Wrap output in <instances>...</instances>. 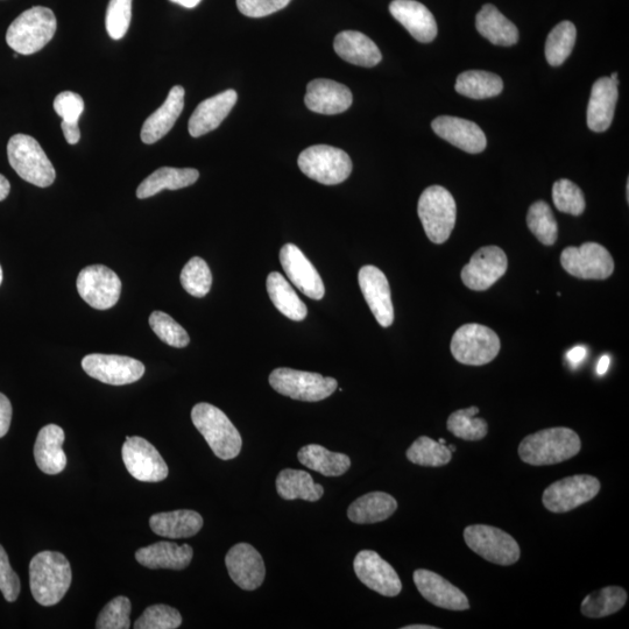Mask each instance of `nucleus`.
<instances>
[{"label":"nucleus","instance_id":"nucleus-3","mask_svg":"<svg viewBox=\"0 0 629 629\" xmlns=\"http://www.w3.org/2000/svg\"><path fill=\"white\" fill-rule=\"evenodd\" d=\"M58 21L48 7L34 6L20 14L6 33V42L14 52L32 55L54 38Z\"/></svg>","mask_w":629,"mask_h":629},{"label":"nucleus","instance_id":"nucleus-6","mask_svg":"<svg viewBox=\"0 0 629 629\" xmlns=\"http://www.w3.org/2000/svg\"><path fill=\"white\" fill-rule=\"evenodd\" d=\"M418 214L431 242L443 244L455 228L457 207L454 196L441 186H431L422 193Z\"/></svg>","mask_w":629,"mask_h":629},{"label":"nucleus","instance_id":"nucleus-43","mask_svg":"<svg viewBox=\"0 0 629 629\" xmlns=\"http://www.w3.org/2000/svg\"><path fill=\"white\" fill-rule=\"evenodd\" d=\"M527 224L533 235L543 245L551 246L556 243L558 237V225L549 204L537 201L529 208Z\"/></svg>","mask_w":629,"mask_h":629},{"label":"nucleus","instance_id":"nucleus-8","mask_svg":"<svg viewBox=\"0 0 629 629\" xmlns=\"http://www.w3.org/2000/svg\"><path fill=\"white\" fill-rule=\"evenodd\" d=\"M500 351L496 332L485 325L470 323L459 328L451 341V353L464 365L482 366L492 362Z\"/></svg>","mask_w":629,"mask_h":629},{"label":"nucleus","instance_id":"nucleus-2","mask_svg":"<svg viewBox=\"0 0 629 629\" xmlns=\"http://www.w3.org/2000/svg\"><path fill=\"white\" fill-rule=\"evenodd\" d=\"M581 438L574 430L556 427L537 431L520 443L522 462L533 466L554 465L569 461L581 451Z\"/></svg>","mask_w":629,"mask_h":629},{"label":"nucleus","instance_id":"nucleus-28","mask_svg":"<svg viewBox=\"0 0 629 629\" xmlns=\"http://www.w3.org/2000/svg\"><path fill=\"white\" fill-rule=\"evenodd\" d=\"M618 86L610 77H602L593 84L588 106V126L593 132L610 129L618 102Z\"/></svg>","mask_w":629,"mask_h":629},{"label":"nucleus","instance_id":"nucleus-35","mask_svg":"<svg viewBox=\"0 0 629 629\" xmlns=\"http://www.w3.org/2000/svg\"><path fill=\"white\" fill-rule=\"evenodd\" d=\"M267 292L275 308L289 320L301 322L305 320L308 309L305 303L289 282L278 272H273L267 277Z\"/></svg>","mask_w":629,"mask_h":629},{"label":"nucleus","instance_id":"nucleus-49","mask_svg":"<svg viewBox=\"0 0 629 629\" xmlns=\"http://www.w3.org/2000/svg\"><path fill=\"white\" fill-rule=\"evenodd\" d=\"M131 602L129 598L117 597L106 604L100 616H98L96 628L98 629H129Z\"/></svg>","mask_w":629,"mask_h":629},{"label":"nucleus","instance_id":"nucleus-9","mask_svg":"<svg viewBox=\"0 0 629 629\" xmlns=\"http://www.w3.org/2000/svg\"><path fill=\"white\" fill-rule=\"evenodd\" d=\"M273 390L294 400L317 402L330 397L337 390V380L318 373L298 370H274L270 376Z\"/></svg>","mask_w":629,"mask_h":629},{"label":"nucleus","instance_id":"nucleus-21","mask_svg":"<svg viewBox=\"0 0 629 629\" xmlns=\"http://www.w3.org/2000/svg\"><path fill=\"white\" fill-rule=\"evenodd\" d=\"M414 583L429 603L450 611L470 609L468 597L436 572L419 569L414 572Z\"/></svg>","mask_w":629,"mask_h":629},{"label":"nucleus","instance_id":"nucleus-26","mask_svg":"<svg viewBox=\"0 0 629 629\" xmlns=\"http://www.w3.org/2000/svg\"><path fill=\"white\" fill-rule=\"evenodd\" d=\"M390 12L415 40L428 44L436 38V20L423 4L415 0H393Z\"/></svg>","mask_w":629,"mask_h":629},{"label":"nucleus","instance_id":"nucleus-46","mask_svg":"<svg viewBox=\"0 0 629 629\" xmlns=\"http://www.w3.org/2000/svg\"><path fill=\"white\" fill-rule=\"evenodd\" d=\"M150 325L154 334L157 335L162 342L173 346V348H186L190 342L187 331L166 313H152L150 316Z\"/></svg>","mask_w":629,"mask_h":629},{"label":"nucleus","instance_id":"nucleus-58","mask_svg":"<svg viewBox=\"0 0 629 629\" xmlns=\"http://www.w3.org/2000/svg\"><path fill=\"white\" fill-rule=\"evenodd\" d=\"M169 2L186 7V9H194L202 0H169Z\"/></svg>","mask_w":629,"mask_h":629},{"label":"nucleus","instance_id":"nucleus-1","mask_svg":"<svg viewBox=\"0 0 629 629\" xmlns=\"http://www.w3.org/2000/svg\"><path fill=\"white\" fill-rule=\"evenodd\" d=\"M31 592L42 606L59 604L72 585V568L65 555L42 551L30 564Z\"/></svg>","mask_w":629,"mask_h":629},{"label":"nucleus","instance_id":"nucleus-52","mask_svg":"<svg viewBox=\"0 0 629 629\" xmlns=\"http://www.w3.org/2000/svg\"><path fill=\"white\" fill-rule=\"evenodd\" d=\"M291 2L292 0H237V7L246 17L263 18L285 9Z\"/></svg>","mask_w":629,"mask_h":629},{"label":"nucleus","instance_id":"nucleus-23","mask_svg":"<svg viewBox=\"0 0 629 629\" xmlns=\"http://www.w3.org/2000/svg\"><path fill=\"white\" fill-rule=\"evenodd\" d=\"M353 96L344 84L332 80L317 79L308 84L305 103L310 111L334 116L350 108Z\"/></svg>","mask_w":629,"mask_h":629},{"label":"nucleus","instance_id":"nucleus-22","mask_svg":"<svg viewBox=\"0 0 629 629\" xmlns=\"http://www.w3.org/2000/svg\"><path fill=\"white\" fill-rule=\"evenodd\" d=\"M431 127L438 137L447 140L448 143L466 153H482L487 146L485 133L470 120L441 116L434 120Z\"/></svg>","mask_w":629,"mask_h":629},{"label":"nucleus","instance_id":"nucleus-39","mask_svg":"<svg viewBox=\"0 0 629 629\" xmlns=\"http://www.w3.org/2000/svg\"><path fill=\"white\" fill-rule=\"evenodd\" d=\"M627 598V592L620 586H607L585 597L581 610L591 619L609 617L623 609Z\"/></svg>","mask_w":629,"mask_h":629},{"label":"nucleus","instance_id":"nucleus-20","mask_svg":"<svg viewBox=\"0 0 629 629\" xmlns=\"http://www.w3.org/2000/svg\"><path fill=\"white\" fill-rule=\"evenodd\" d=\"M280 263L296 288L313 300H322L325 294L321 275L294 244H286L280 251Z\"/></svg>","mask_w":629,"mask_h":629},{"label":"nucleus","instance_id":"nucleus-10","mask_svg":"<svg viewBox=\"0 0 629 629\" xmlns=\"http://www.w3.org/2000/svg\"><path fill=\"white\" fill-rule=\"evenodd\" d=\"M464 540L472 551L491 563L513 565L520 560L518 542L499 528L485 525L466 527Z\"/></svg>","mask_w":629,"mask_h":629},{"label":"nucleus","instance_id":"nucleus-44","mask_svg":"<svg viewBox=\"0 0 629 629\" xmlns=\"http://www.w3.org/2000/svg\"><path fill=\"white\" fill-rule=\"evenodd\" d=\"M180 279L185 291L195 298H204L210 292L212 274L208 264L202 258L190 259L183 267Z\"/></svg>","mask_w":629,"mask_h":629},{"label":"nucleus","instance_id":"nucleus-63","mask_svg":"<svg viewBox=\"0 0 629 629\" xmlns=\"http://www.w3.org/2000/svg\"><path fill=\"white\" fill-rule=\"evenodd\" d=\"M438 443L445 444V441L443 440V438H441V440L438 441Z\"/></svg>","mask_w":629,"mask_h":629},{"label":"nucleus","instance_id":"nucleus-45","mask_svg":"<svg viewBox=\"0 0 629 629\" xmlns=\"http://www.w3.org/2000/svg\"><path fill=\"white\" fill-rule=\"evenodd\" d=\"M553 200L557 210L572 216L582 215L586 207L582 189L567 179L555 182Z\"/></svg>","mask_w":629,"mask_h":629},{"label":"nucleus","instance_id":"nucleus-17","mask_svg":"<svg viewBox=\"0 0 629 629\" xmlns=\"http://www.w3.org/2000/svg\"><path fill=\"white\" fill-rule=\"evenodd\" d=\"M353 568L359 581L381 596L397 597L402 590L397 571L376 551H360L353 562Z\"/></svg>","mask_w":629,"mask_h":629},{"label":"nucleus","instance_id":"nucleus-59","mask_svg":"<svg viewBox=\"0 0 629 629\" xmlns=\"http://www.w3.org/2000/svg\"><path fill=\"white\" fill-rule=\"evenodd\" d=\"M402 629H437V627L428 625H409L402 627Z\"/></svg>","mask_w":629,"mask_h":629},{"label":"nucleus","instance_id":"nucleus-60","mask_svg":"<svg viewBox=\"0 0 629 629\" xmlns=\"http://www.w3.org/2000/svg\"><path fill=\"white\" fill-rule=\"evenodd\" d=\"M610 79H611L614 83H616V84H617V86H618L619 81H618V74H617V73H613V74L611 75Z\"/></svg>","mask_w":629,"mask_h":629},{"label":"nucleus","instance_id":"nucleus-25","mask_svg":"<svg viewBox=\"0 0 629 629\" xmlns=\"http://www.w3.org/2000/svg\"><path fill=\"white\" fill-rule=\"evenodd\" d=\"M185 89L175 86L169 91L167 100L145 120L140 137L146 145L158 143L173 129L185 108Z\"/></svg>","mask_w":629,"mask_h":629},{"label":"nucleus","instance_id":"nucleus-7","mask_svg":"<svg viewBox=\"0 0 629 629\" xmlns=\"http://www.w3.org/2000/svg\"><path fill=\"white\" fill-rule=\"evenodd\" d=\"M301 172L321 185L335 186L344 182L352 173L349 154L341 148L315 145L300 154Z\"/></svg>","mask_w":629,"mask_h":629},{"label":"nucleus","instance_id":"nucleus-11","mask_svg":"<svg viewBox=\"0 0 629 629\" xmlns=\"http://www.w3.org/2000/svg\"><path fill=\"white\" fill-rule=\"evenodd\" d=\"M561 264L572 277L584 280H605L614 271L611 253L597 243L567 247L562 252Z\"/></svg>","mask_w":629,"mask_h":629},{"label":"nucleus","instance_id":"nucleus-48","mask_svg":"<svg viewBox=\"0 0 629 629\" xmlns=\"http://www.w3.org/2000/svg\"><path fill=\"white\" fill-rule=\"evenodd\" d=\"M132 19V0H110L106 10V31L113 40L123 39Z\"/></svg>","mask_w":629,"mask_h":629},{"label":"nucleus","instance_id":"nucleus-57","mask_svg":"<svg viewBox=\"0 0 629 629\" xmlns=\"http://www.w3.org/2000/svg\"><path fill=\"white\" fill-rule=\"evenodd\" d=\"M611 364V358L609 356H603L599 359V363L597 365V373L599 376H604V374L609 371V367Z\"/></svg>","mask_w":629,"mask_h":629},{"label":"nucleus","instance_id":"nucleus-16","mask_svg":"<svg viewBox=\"0 0 629 629\" xmlns=\"http://www.w3.org/2000/svg\"><path fill=\"white\" fill-rule=\"evenodd\" d=\"M508 267L504 250L498 246H486L473 254L470 263L462 271L464 285L472 291L483 292L503 278Z\"/></svg>","mask_w":629,"mask_h":629},{"label":"nucleus","instance_id":"nucleus-30","mask_svg":"<svg viewBox=\"0 0 629 629\" xmlns=\"http://www.w3.org/2000/svg\"><path fill=\"white\" fill-rule=\"evenodd\" d=\"M334 48L339 58L352 65L372 68L379 65L383 55L374 42L357 31H344L337 35Z\"/></svg>","mask_w":629,"mask_h":629},{"label":"nucleus","instance_id":"nucleus-38","mask_svg":"<svg viewBox=\"0 0 629 629\" xmlns=\"http://www.w3.org/2000/svg\"><path fill=\"white\" fill-rule=\"evenodd\" d=\"M455 89L459 95L471 100H485L503 93L504 82L496 74L483 70H469L457 77Z\"/></svg>","mask_w":629,"mask_h":629},{"label":"nucleus","instance_id":"nucleus-54","mask_svg":"<svg viewBox=\"0 0 629 629\" xmlns=\"http://www.w3.org/2000/svg\"><path fill=\"white\" fill-rule=\"evenodd\" d=\"M61 129L63 131V134H65V138L68 144L76 145L77 143H79L81 139L79 124L62 122Z\"/></svg>","mask_w":629,"mask_h":629},{"label":"nucleus","instance_id":"nucleus-41","mask_svg":"<svg viewBox=\"0 0 629 629\" xmlns=\"http://www.w3.org/2000/svg\"><path fill=\"white\" fill-rule=\"evenodd\" d=\"M478 407L459 409L449 416L447 427L451 434L465 441H479L487 435V423L477 418Z\"/></svg>","mask_w":629,"mask_h":629},{"label":"nucleus","instance_id":"nucleus-12","mask_svg":"<svg viewBox=\"0 0 629 629\" xmlns=\"http://www.w3.org/2000/svg\"><path fill=\"white\" fill-rule=\"evenodd\" d=\"M600 482L596 477L577 475L558 480L543 493L544 507L553 513H567L597 497Z\"/></svg>","mask_w":629,"mask_h":629},{"label":"nucleus","instance_id":"nucleus-14","mask_svg":"<svg viewBox=\"0 0 629 629\" xmlns=\"http://www.w3.org/2000/svg\"><path fill=\"white\" fill-rule=\"evenodd\" d=\"M123 461L133 478L144 483H159L168 477V466L157 448L143 437H126Z\"/></svg>","mask_w":629,"mask_h":629},{"label":"nucleus","instance_id":"nucleus-42","mask_svg":"<svg viewBox=\"0 0 629 629\" xmlns=\"http://www.w3.org/2000/svg\"><path fill=\"white\" fill-rule=\"evenodd\" d=\"M407 458L416 465L438 468L450 463L452 452L447 445L438 443L433 438L421 436L407 450Z\"/></svg>","mask_w":629,"mask_h":629},{"label":"nucleus","instance_id":"nucleus-4","mask_svg":"<svg viewBox=\"0 0 629 629\" xmlns=\"http://www.w3.org/2000/svg\"><path fill=\"white\" fill-rule=\"evenodd\" d=\"M192 420L218 458L229 461L242 451V436L221 409L202 402L193 408Z\"/></svg>","mask_w":629,"mask_h":629},{"label":"nucleus","instance_id":"nucleus-18","mask_svg":"<svg viewBox=\"0 0 629 629\" xmlns=\"http://www.w3.org/2000/svg\"><path fill=\"white\" fill-rule=\"evenodd\" d=\"M360 289L372 314L381 327L388 328L394 322V308L391 288L383 271L376 266L360 268L358 274Z\"/></svg>","mask_w":629,"mask_h":629},{"label":"nucleus","instance_id":"nucleus-24","mask_svg":"<svg viewBox=\"0 0 629 629\" xmlns=\"http://www.w3.org/2000/svg\"><path fill=\"white\" fill-rule=\"evenodd\" d=\"M237 100L236 91L229 89L199 104L189 119L188 131L190 136L199 138L216 130L229 116Z\"/></svg>","mask_w":629,"mask_h":629},{"label":"nucleus","instance_id":"nucleus-51","mask_svg":"<svg viewBox=\"0 0 629 629\" xmlns=\"http://www.w3.org/2000/svg\"><path fill=\"white\" fill-rule=\"evenodd\" d=\"M20 589V579L13 571L5 549L0 546V591L7 602L13 603L18 599Z\"/></svg>","mask_w":629,"mask_h":629},{"label":"nucleus","instance_id":"nucleus-19","mask_svg":"<svg viewBox=\"0 0 629 629\" xmlns=\"http://www.w3.org/2000/svg\"><path fill=\"white\" fill-rule=\"evenodd\" d=\"M226 568L240 589L253 591L264 583L266 568L263 557L249 543H238L225 557Z\"/></svg>","mask_w":629,"mask_h":629},{"label":"nucleus","instance_id":"nucleus-33","mask_svg":"<svg viewBox=\"0 0 629 629\" xmlns=\"http://www.w3.org/2000/svg\"><path fill=\"white\" fill-rule=\"evenodd\" d=\"M476 27L491 44L510 47L517 44L519 31L496 6L486 4L477 14Z\"/></svg>","mask_w":629,"mask_h":629},{"label":"nucleus","instance_id":"nucleus-5","mask_svg":"<svg viewBox=\"0 0 629 629\" xmlns=\"http://www.w3.org/2000/svg\"><path fill=\"white\" fill-rule=\"evenodd\" d=\"M7 157L21 179L40 188L53 185L56 178L55 168L33 137L27 134L13 136L7 144Z\"/></svg>","mask_w":629,"mask_h":629},{"label":"nucleus","instance_id":"nucleus-40","mask_svg":"<svg viewBox=\"0 0 629 629\" xmlns=\"http://www.w3.org/2000/svg\"><path fill=\"white\" fill-rule=\"evenodd\" d=\"M576 38V26L571 21H562L554 27L546 42V58L550 66L563 65L575 47Z\"/></svg>","mask_w":629,"mask_h":629},{"label":"nucleus","instance_id":"nucleus-32","mask_svg":"<svg viewBox=\"0 0 629 629\" xmlns=\"http://www.w3.org/2000/svg\"><path fill=\"white\" fill-rule=\"evenodd\" d=\"M398 510V503L390 494L371 492L350 505L348 517L358 525L377 524L391 518Z\"/></svg>","mask_w":629,"mask_h":629},{"label":"nucleus","instance_id":"nucleus-50","mask_svg":"<svg viewBox=\"0 0 629 629\" xmlns=\"http://www.w3.org/2000/svg\"><path fill=\"white\" fill-rule=\"evenodd\" d=\"M54 110L62 118V122L79 124L84 111L83 98L72 91H63L55 98Z\"/></svg>","mask_w":629,"mask_h":629},{"label":"nucleus","instance_id":"nucleus-29","mask_svg":"<svg viewBox=\"0 0 629 629\" xmlns=\"http://www.w3.org/2000/svg\"><path fill=\"white\" fill-rule=\"evenodd\" d=\"M194 550L189 544L158 542L136 553V560L148 569L183 570L192 562Z\"/></svg>","mask_w":629,"mask_h":629},{"label":"nucleus","instance_id":"nucleus-53","mask_svg":"<svg viewBox=\"0 0 629 629\" xmlns=\"http://www.w3.org/2000/svg\"><path fill=\"white\" fill-rule=\"evenodd\" d=\"M12 421V405L4 394L0 393V438L9 433Z\"/></svg>","mask_w":629,"mask_h":629},{"label":"nucleus","instance_id":"nucleus-55","mask_svg":"<svg viewBox=\"0 0 629 629\" xmlns=\"http://www.w3.org/2000/svg\"><path fill=\"white\" fill-rule=\"evenodd\" d=\"M586 356H588V350L583 345H577L567 353L568 362L572 367H577L583 363Z\"/></svg>","mask_w":629,"mask_h":629},{"label":"nucleus","instance_id":"nucleus-62","mask_svg":"<svg viewBox=\"0 0 629 629\" xmlns=\"http://www.w3.org/2000/svg\"><path fill=\"white\" fill-rule=\"evenodd\" d=\"M449 450H450L451 452H454V451L456 450L455 445H452V444H451V445H450V447H449Z\"/></svg>","mask_w":629,"mask_h":629},{"label":"nucleus","instance_id":"nucleus-37","mask_svg":"<svg viewBox=\"0 0 629 629\" xmlns=\"http://www.w3.org/2000/svg\"><path fill=\"white\" fill-rule=\"evenodd\" d=\"M277 491L285 500L302 499L312 503L320 500L324 494L323 486L315 484L309 473L293 469L282 470L279 473Z\"/></svg>","mask_w":629,"mask_h":629},{"label":"nucleus","instance_id":"nucleus-15","mask_svg":"<svg viewBox=\"0 0 629 629\" xmlns=\"http://www.w3.org/2000/svg\"><path fill=\"white\" fill-rule=\"evenodd\" d=\"M82 367L89 377L113 386L136 383L145 374V365L137 359L101 353L84 357Z\"/></svg>","mask_w":629,"mask_h":629},{"label":"nucleus","instance_id":"nucleus-13","mask_svg":"<svg viewBox=\"0 0 629 629\" xmlns=\"http://www.w3.org/2000/svg\"><path fill=\"white\" fill-rule=\"evenodd\" d=\"M77 292L90 307L106 310L117 305L122 294V281L109 267L88 266L77 278Z\"/></svg>","mask_w":629,"mask_h":629},{"label":"nucleus","instance_id":"nucleus-31","mask_svg":"<svg viewBox=\"0 0 629 629\" xmlns=\"http://www.w3.org/2000/svg\"><path fill=\"white\" fill-rule=\"evenodd\" d=\"M153 532L167 539H188L203 527V518L195 511L181 510L154 514L150 519Z\"/></svg>","mask_w":629,"mask_h":629},{"label":"nucleus","instance_id":"nucleus-36","mask_svg":"<svg viewBox=\"0 0 629 629\" xmlns=\"http://www.w3.org/2000/svg\"><path fill=\"white\" fill-rule=\"evenodd\" d=\"M301 464L308 469L321 473L325 477H339L350 469L349 456L331 452L321 445L309 444L303 447L298 454Z\"/></svg>","mask_w":629,"mask_h":629},{"label":"nucleus","instance_id":"nucleus-27","mask_svg":"<svg viewBox=\"0 0 629 629\" xmlns=\"http://www.w3.org/2000/svg\"><path fill=\"white\" fill-rule=\"evenodd\" d=\"M65 431L56 424H48L39 431L34 445V458L38 468L46 475H59L67 466V456L62 449Z\"/></svg>","mask_w":629,"mask_h":629},{"label":"nucleus","instance_id":"nucleus-61","mask_svg":"<svg viewBox=\"0 0 629 629\" xmlns=\"http://www.w3.org/2000/svg\"><path fill=\"white\" fill-rule=\"evenodd\" d=\"M3 282V268L2 266H0V285H2Z\"/></svg>","mask_w":629,"mask_h":629},{"label":"nucleus","instance_id":"nucleus-34","mask_svg":"<svg viewBox=\"0 0 629 629\" xmlns=\"http://www.w3.org/2000/svg\"><path fill=\"white\" fill-rule=\"evenodd\" d=\"M200 173L194 168L162 167L141 182L137 189L140 200L159 194L162 190H178L193 186L199 180Z\"/></svg>","mask_w":629,"mask_h":629},{"label":"nucleus","instance_id":"nucleus-47","mask_svg":"<svg viewBox=\"0 0 629 629\" xmlns=\"http://www.w3.org/2000/svg\"><path fill=\"white\" fill-rule=\"evenodd\" d=\"M182 624L181 613L168 605H153L134 624L136 629H175Z\"/></svg>","mask_w":629,"mask_h":629},{"label":"nucleus","instance_id":"nucleus-56","mask_svg":"<svg viewBox=\"0 0 629 629\" xmlns=\"http://www.w3.org/2000/svg\"><path fill=\"white\" fill-rule=\"evenodd\" d=\"M11 185L9 180L4 175L0 174V202L4 201L9 196Z\"/></svg>","mask_w":629,"mask_h":629}]
</instances>
